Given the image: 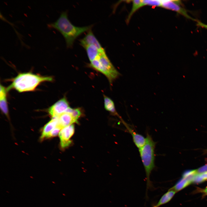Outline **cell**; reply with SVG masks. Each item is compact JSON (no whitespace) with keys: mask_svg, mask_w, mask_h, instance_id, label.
Instances as JSON below:
<instances>
[{"mask_svg":"<svg viewBox=\"0 0 207 207\" xmlns=\"http://www.w3.org/2000/svg\"><path fill=\"white\" fill-rule=\"evenodd\" d=\"M84 49L90 62L98 57L101 53L106 52L105 51H101L97 47L93 45L87 46Z\"/></svg>","mask_w":207,"mask_h":207,"instance_id":"cell-14","label":"cell"},{"mask_svg":"<svg viewBox=\"0 0 207 207\" xmlns=\"http://www.w3.org/2000/svg\"><path fill=\"white\" fill-rule=\"evenodd\" d=\"M58 123L57 117L52 118L44 126L41 136V139H43L46 138L49 133L57 126Z\"/></svg>","mask_w":207,"mask_h":207,"instance_id":"cell-13","label":"cell"},{"mask_svg":"<svg viewBox=\"0 0 207 207\" xmlns=\"http://www.w3.org/2000/svg\"><path fill=\"white\" fill-rule=\"evenodd\" d=\"M196 191L197 192L203 193L204 195H207V188L205 189H203L198 188L197 189Z\"/></svg>","mask_w":207,"mask_h":207,"instance_id":"cell-23","label":"cell"},{"mask_svg":"<svg viewBox=\"0 0 207 207\" xmlns=\"http://www.w3.org/2000/svg\"><path fill=\"white\" fill-rule=\"evenodd\" d=\"M176 193L174 190L169 189L161 196L157 203L153 207H159L168 203L172 199Z\"/></svg>","mask_w":207,"mask_h":207,"instance_id":"cell-15","label":"cell"},{"mask_svg":"<svg viewBox=\"0 0 207 207\" xmlns=\"http://www.w3.org/2000/svg\"><path fill=\"white\" fill-rule=\"evenodd\" d=\"M69 107L68 102L64 97L49 107L48 112L52 118H57L66 112Z\"/></svg>","mask_w":207,"mask_h":207,"instance_id":"cell-6","label":"cell"},{"mask_svg":"<svg viewBox=\"0 0 207 207\" xmlns=\"http://www.w3.org/2000/svg\"><path fill=\"white\" fill-rule=\"evenodd\" d=\"M7 89L0 85V107L2 112L7 116H8V110L6 95Z\"/></svg>","mask_w":207,"mask_h":207,"instance_id":"cell-12","label":"cell"},{"mask_svg":"<svg viewBox=\"0 0 207 207\" xmlns=\"http://www.w3.org/2000/svg\"><path fill=\"white\" fill-rule=\"evenodd\" d=\"M104 105L105 109L115 115H118L115 109L114 103L109 97L104 95Z\"/></svg>","mask_w":207,"mask_h":207,"instance_id":"cell-16","label":"cell"},{"mask_svg":"<svg viewBox=\"0 0 207 207\" xmlns=\"http://www.w3.org/2000/svg\"><path fill=\"white\" fill-rule=\"evenodd\" d=\"M132 7L127 19V22H129L131 17L133 14L140 7L143 6L142 0L132 1Z\"/></svg>","mask_w":207,"mask_h":207,"instance_id":"cell-17","label":"cell"},{"mask_svg":"<svg viewBox=\"0 0 207 207\" xmlns=\"http://www.w3.org/2000/svg\"><path fill=\"white\" fill-rule=\"evenodd\" d=\"M200 175L204 181L207 180V172Z\"/></svg>","mask_w":207,"mask_h":207,"instance_id":"cell-25","label":"cell"},{"mask_svg":"<svg viewBox=\"0 0 207 207\" xmlns=\"http://www.w3.org/2000/svg\"><path fill=\"white\" fill-rule=\"evenodd\" d=\"M195 170H188L185 172L183 175V178L189 176L195 175Z\"/></svg>","mask_w":207,"mask_h":207,"instance_id":"cell-22","label":"cell"},{"mask_svg":"<svg viewBox=\"0 0 207 207\" xmlns=\"http://www.w3.org/2000/svg\"><path fill=\"white\" fill-rule=\"evenodd\" d=\"M66 112L70 113L76 122H77L81 114V111L78 108L73 109L70 107Z\"/></svg>","mask_w":207,"mask_h":207,"instance_id":"cell-18","label":"cell"},{"mask_svg":"<svg viewBox=\"0 0 207 207\" xmlns=\"http://www.w3.org/2000/svg\"><path fill=\"white\" fill-rule=\"evenodd\" d=\"M197 25L207 30V24H204L200 21H197Z\"/></svg>","mask_w":207,"mask_h":207,"instance_id":"cell-24","label":"cell"},{"mask_svg":"<svg viewBox=\"0 0 207 207\" xmlns=\"http://www.w3.org/2000/svg\"><path fill=\"white\" fill-rule=\"evenodd\" d=\"M196 175H201L207 172V164L195 170Z\"/></svg>","mask_w":207,"mask_h":207,"instance_id":"cell-21","label":"cell"},{"mask_svg":"<svg viewBox=\"0 0 207 207\" xmlns=\"http://www.w3.org/2000/svg\"><path fill=\"white\" fill-rule=\"evenodd\" d=\"M61 129H62L57 125L55 129L49 133L46 138H51L56 136L59 133Z\"/></svg>","mask_w":207,"mask_h":207,"instance_id":"cell-20","label":"cell"},{"mask_svg":"<svg viewBox=\"0 0 207 207\" xmlns=\"http://www.w3.org/2000/svg\"><path fill=\"white\" fill-rule=\"evenodd\" d=\"M89 65L104 74L110 83L120 75L119 73L112 64L106 52L101 53L97 58L91 62Z\"/></svg>","mask_w":207,"mask_h":207,"instance_id":"cell-4","label":"cell"},{"mask_svg":"<svg viewBox=\"0 0 207 207\" xmlns=\"http://www.w3.org/2000/svg\"><path fill=\"white\" fill-rule=\"evenodd\" d=\"M161 7L175 12L188 19H194L189 15L186 11L181 6L182 3L179 0H162Z\"/></svg>","mask_w":207,"mask_h":207,"instance_id":"cell-5","label":"cell"},{"mask_svg":"<svg viewBox=\"0 0 207 207\" xmlns=\"http://www.w3.org/2000/svg\"><path fill=\"white\" fill-rule=\"evenodd\" d=\"M206 187V188H207V186Z\"/></svg>","mask_w":207,"mask_h":207,"instance_id":"cell-26","label":"cell"},{"mask_svg":"<svg viewBox=\"0 0 207 207\" xmlns=\"http://www.w3.org/2000/svg\"><path fill=\"white\" fill-rule=\"evenodd\" d=\"M145 138V144L138 150L146 175V196L148 198V190L153 187L150 180V176L155 167V150L156 143L153 140L151 136L147 132Z\"/></svg>","mask_w":207,"mask_h":207,"instance_id":"cell-2","label":"cell"},{"mask_svg":"<svg viewBox=\"0 0 207 207\" xmlns=\"http://www.w3.org/2000/svg\"><path fill=\"white\" fill-rule=\"evenodd\" d=\"M50 76H43L30 72L20 73L15 78L8 87L7 90L14 89L19 92L34 90L40 83L53 81Z\"/></svg>","mask_w":207,"mask_h":207,"instance_id":"cell-3","label":"cell"},{"mask_svg":"<svg viewBox=\"0 0 207 207\" xmlns=\"http://www.w3.org/2000/svg\"><path fill=\"white\" fill-rule=\"evenodd\" d=\"M195 175L183 178L169 189L174 190L176 192L180 191L193 183V179Z\"/></svg>","mask_w":207,"mask_h":207,"instance_id":"cell-11","label":"cell"},{"mask_svg":"<svg viewBox=\"0 0 207 207\" xmlns=\"http://www.w3.org/2000/svg\"><path fill=\"white\" fill-rule=\"evenodd\" d=\"M143 6L148 5L152 6L161 7L162 2L161 0H142Z\"/></svg>","mask_w":207,"mask_h":207,"instance_id":"cell-19","label":"cell"},{"mask_svg":"<svg viewBox=\"0 0 207 207\" xmlns=\"http://www.w3.org/2000/svg\"><path fill=\"white\" fill-rule=\"evenodd\" d=\"M80 45L84 48L89 45H93L96 46L101 51H105L91 29L88 31L85 36L80 40Z\"/></svg>","mask_w":207,"mask_h":207,"instance_id":"cell-8","label":"cell"},{"mask_svg":"<svg viewBox=\"0 0 207 207\" xmlns=\"http://www.w3.org/2000/svg\"><path fill=\"white\" fill-rule=\"evenodd\" d=\"M47 26L50 28L56 29L61 33L64 38L68 48H71L75 39L83 33L91 29L92 26H75L68 19L66 11L62 12L55 21L48 24Z\"/></svg>","mask_w":207,"mask_h":207,"instance_id":"cell-1","label":"cell"},{"mask_svg":"<svg viewBox=\"0 0 207 207\" xmlns=\"http://www.w3.org/2000/svg\"><path fill=\"white\" fill-rule=\"evenodd\" d=\"M58 123L57 126L62 129L63 128L71 125L74 122H76L71 114L66 112L57 117Z\"/></svg>","mask_w":207,"mask_h":207,"instance_id":"cell-9","label":"cell"},{"mask_svg":"<svg viewBox=\"0 0 207 207\" xmlns=\"http://www.w3.org/2000/svg\"><path fill=\"white\" fill-rule=\"evenodd\" d=\"M127 129L132 136L133 142L139 149L143 147L146 142V138L142 135L137 133L128 125L125 126Z\"/></svg>","mask_w":207,"mask_h":207,"instance_id":"cell-10","label":"cell"},{"mask_svg":"<svg viewBox=\"0 0 207 207\" xmlns=\"http://www.w3.org/2000/svg\"><path fill=\"white\" fill-rule=\"evenodd\" d=\"M74 126L71 124L62 129L59 133L60 144L62 148L68 147L71 143L70 139L74 134Z\"/></svg>","mask_w":207,"mask_h":207,"instance_id":"cell-7","label":"cell"}]
</instances>
